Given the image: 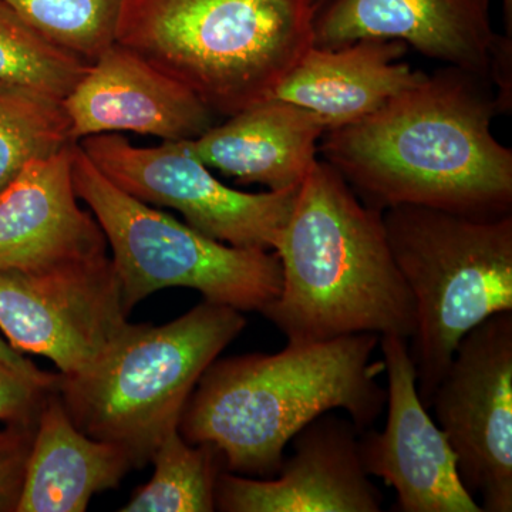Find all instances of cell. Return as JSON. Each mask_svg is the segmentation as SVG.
<instances>
[{
	"instance_id": "obj_15",
	"label": "cell",
	"mask_w": 512,
	"mask_h": 512,
	"mask_svg": "<svg viewBox=\"0 0 512 512\" xmlns=\"http://www.w3.org/2000/svg\"><path fill=\"white\" fill-rule=\"evenodd\" d=\"M73 147L32 161L0 190V269L45 271L109 251L74 190Z\"/></svg>"
},
{
	"instance_id": "obj_18",
	"label": "cell",
	"mask_w": 512,
	"mask_h": 512,
	"mask_svg": "<svg viewBox=\"0 0 512 512\" xmlns=\"http://www.w3.org/2000/svg\"><path fill=\"white\" fill-rule=\"evenodd\" d=\"M131 468L130 454L84 434L53 390L37 419L16 512H84L93 495L116 488Z\"/></svg>"
},
{
	"instance_id": "obj_19",
	"label": "cell",
	"mask_w": 512,
	"mask_h": 512,
	"mask_svg": "<svg viewBox=\"0 0 512 512\" xmlns=\"http://www.w3.org/2000/svg\"><path fill=\"white\" fill-rule=\"evenodd\" d=\"M73 144L63 99L28 84L0 80V190L32 161Z\"/></svg>"
},
{
	"instance_id": "obj_23",
	"label": "cell",
	"mask_w": 512,
	"mask_h": 512,
	"mask_svg": "<svg viewBox=\"0 0 512 512\" xmlns=\"http://www.w3.org/2000/svg\"><path fill=\"white\" fill-rule=\"evenodd\" d=\"M56 389L43 386L0 362V423L36 427L47 396Z\"/></svg>"
},
{
	"instance_id": "obj_27",
	"label": "cell",
	"mask_w": 512,
	"mask_h": 512,
	"mask_svg": "<svg viewBox=\"0 0 512 512\" xmlns=\"http://www.w3.org/2000/svg\"><path fill=\"white\" fill-rule=\"evenodd\" d=\"M325 2H326V0H316V3H315L316 10H318L320 8V6H322L323 3H325Z\"/></svg>"
},
{
	"instance_id": "obj_16",
	"label": "cell",
	"mask_w": 512,
	"mask_h": 512,
	"mask_svg": "<svg viewBox=\"0 0 512 512\" xmlns=\"http://www.w3.org/2000/svg\"><path fill=\"white\" fill-rule=\"evenodd\" d=\"M406 43L360 39L339 47L312 46L271 99L311 111L326 130L349 126L382 109L427 73L402 62Z\"/></svg>"
},
{
	"instance_id": "obj_13",
	"label": "cell",
	"mask_w": 512,
	"mask_h": 512,
	"mask_svg": "<svg viewBox=\"0 0 512 512\" xmlns=\"http://www.w3.org/2000/svg\"><path fill=\"white\" fill-rule=\"evenodd\" d=\"M63 103L76 143L124 131L163 141L195 140L217 117L183 83L117 42L89 64Z\"/></svg>"
},
{
	"instance_id": "obj_2",
	"label": "cell",
	"mask_w": 512,
	"mask_h": 512,
	"mask_svg": "<svg viewBox=\"0 0 512 512\" xmlns=\"http://www.w3.org/2000/svg\"><path fill=\"white\" fill-rule=\"evenodd\" d=\"M376 333L289 345L275 355L214 360L192 390L178 431L211 444L229 473L272 478L293 436L320 414L343 410L362 433L379 419L387 390L373 362Z\"/></svg>"
},
{
	"instance_id": "obj_24",
	"label": "cell",
	"mask_w": 512,
	"mask_h": 512,
	"mask_svg": "<svg viewBox=\"0 0 512 512\" xmlns=\"http://www.w3.org/2000/svg\"><path fill=\"white\" fill-rule=\"evenodd\" d=\"M36 427L0 430V512H16Z\"/></svg>"
},
{
	"instance_id": "obj_17",
	"label": "cell",
	"mask_w": 512,
	"mask_h": 512,
	"mask_svg": "<svg viewBox=\"0 0 512 512\" xmlns=\"http://www.w3.org/2000/svg\"><path fill=\"white\" fill-rule=\"evenodd\" d=\"M325 131V123L311 111L268 99L214 124L188 146L208 168L239 184L282 191L301 187L319 160Z\"/></svg>"
},
{
	"instance_id": "obj_14",
	"label": "cell",
	"mask_w": 512,
	"mask_h": 512,
	"mask_svg": "<svg viewBox=\"0 0 512 512\" xmlns=\"http://www.w3.org/2000/svg\"><path fill=\"white\" fill-rule=\"evenodd\" d=\"M500 37L491 23V0H326L313 19V46L399 40L488 80Z\"/></svg>"
},
{
	"instance_id": "obj_3",
	"label": "cell",
	"mask_w": 512,
	"mask_h": 512,
	"mask_svg": "<svg viewBox=\"0 0 512 512\" xmlns=\"http://www.w3.org/2000/svg\"><path fill=\"white\" fill-rule=\"evenodd\" d=\"M274 251L282 288L262 315L289 345L356 333L412 338V293L390 251L383 212L363 204L326 161H316L303 181Z\"/></svg>"
},
{
	"instance_id": "obj_26",
	"label": "cell",
	"mask_w": 512,
	"mask_h": 512,
	"mask_svg": "<svg viewBox=\"0 0 512 512\" xmlns=\"http://www.w3.org/2000/svg\"><path fill=\"white\" fill-rule=\"evenodd\" d=\"M505 35L512 37V0H503Z\"/></svg>"
},
{
	"instance_id": "obj_5",
	"label": "cell",
	"mask_w": 512,
	"mask_h": 512,
	"mask_svg": "<svg viewBox=\"0 0 512 512\" xmlns=\"http://www.w3.org/2000/svg\"><path fill=\"white\" fill-rule=\"evenodd\" d=\"M231 306L205 301L165 325H131L82 375H60L57 393L87 436L117 444L134 467L151 461L198 380L247 326Z\"/></svg>"
},
{
	"instance_id": "obj_1",
	"label": "cell",
	"mask_w": 512,
	"mask_h": 512,
	"mask_svg": "<svg viewBox=\"0 0 512 512\" xmlns=\"http://www.w3.org/2000/svg\"><path fill=\"white\" fill-rule=\"evenodd\" d=\"M490 80L446 66L319 143L367 207L419 205L491 220L512 214V150L491 131Z\"/></svg>"
},
{
	"instance_id": "obj_11",
	"label": "cell",
	"mask_w": 512,
	"mask_h": 512,
	"mask_svg": "<svg viewBox=\"0 0 512 512\" xmlns=\"http://www.w3.org/2000/svg\"><path fill=\"white\" fill-rule=\"evenodd\" d=\"M406 338L380 336L387 373V421L359 437V453L370 477L397 495L402 512H483L463 483L446 434L417 392L416 367Z\"/></svg>"
},
{
	"instance_id": "obj_10",
	"label": "cell",
	"mask_w": 512,
	"mask_h": 512,
	"mask_svg": "<svg viewBox=\"0 0 512 512\" xmlns=\"http://www.w3.org/2000/svg\"><path fill=\"white\" fill-rule=\"evenodd\" d=\"M123 289L109 255L45 271L0 269V330L19 353L82 375L128 325Z\"/></svg>"
},
{
	"instance_id": "obj_6",
	"label": "cell",
	"mask_w": 512,
	"mask_h": 512,
	"mask_svg": "<svg viewBox=\"0 0 512 512\" xmlns=\"http://www.w3.org/2000/svg\"><path fill=\"white\" fill-rule=\"evenodd\" d=\"M390 251L412 293L409 345L417 392L430 409L460 340L512 312V214L491 220L419 205L383 211Z\"/></svg>"
},
{
	"instance_id": "obj_8",
	"label": "cell",
	"mask_w": 512,
	"mask_h": 512,
	"mask_svg": "<svg viewBox=\"0 0 512 512\" xmlns=\"http://www.w3.org/2000/svg\"><path fill=\"white\" fill-rule=\"evenodd\" d=\"M188 141L138 147L121 134H99L79 146L137 200L180 212L185 224L215 241L274 251L301 187L258 194L234 190L192 154Z\"/></svg>"
},
{
	"instance_id": "obj_21",
	"label": "cell",
	"mask_w": 512,
	"mask_h": 512,
	"mask_svg": "<svg viewBox=\"0 0 512 512\" xmlns=\"http://www.w3.org/2000/svg\"><path fill=\"white\" fill-rule=\"evenodd\" d=\"M89 64L53 45L0 0V80L28 84L64 99Z\"/></svg>"
},
{
	"instance_id": "obj_20",
	"label": "cell",
	"mask_w": 512,
	"mask_h": 512,
	"mask_svg": "<svg viewBox=\"0 0 512 512\" xmlns=\"http://www.w3.org/2000/svg\"><path fill=\"white\" fill-rule=\"evenodd\" d=\"M154 476L121 512H212L224 460L211 444H191L178 429L154 451Z\"/></svg>"
},
{
	"instance_id": "obj_9",
	"label": "cell",
	"mask_w": 512,
	"mask_h": 512,
	"mask_svg": "<svg viewBox=\"0 0 512 512\" xmlns=\"http://www.w3.org/2000/svg\"><path fill=\"white\" fill-rule=\"evenodd\" d=\"M430 409L481 511L511 512L512 312L485 319L460 340Z\"/></svg>"
},
{
	"instance_id": "obj_12",
	"label": "cell",
	"mask_w": 512,
	"mask_h": 512,
	"mask_svg": "<svg viewBox=\"0 0 512 512\" xmlns=\"http://www.w3.org/2000/svg\"><path fill=\"white\" fill-rule=\"evenodd\" d=\"M350 419L326 412L293 436V454L272 478L222 471L215 510L227 512H379L383 494L370 480Z\"/></svg>"
},
{
	"instance_id": "obj_4",
	"label": "cell",
	"mask_w": 512,
	"mask_h": 512,
	"mask_svg": "<svg viewBox=\"0 0 512 512\" xmlns=\"http://www.w3.org/2000/svg\"><path fill=\"white\" fill-rule=\"evenodd\" d=\"M316 0H121L116 42L229 117L271 99L313 46Z\"/></svg>"
},
{
	"instance_id": "obj_7",
	"label": "cell",
	"mask_w": 512,
	"mask_h": 512,
	"mask_svg": "<svg viewBox=\"0 0 512 512\" xmlns=\"http://www.w3.org/2000/svg\"><path fill=\"white\" fill-rule=\"evenodd\" d=\"M77 197L99 222L130 313L151 293L198 291L205 301L262 313L278 298L282 268L275 251L215 241L117 187L74 144Z\"/></svg>"
},
{
	"instance_id": "obj_22",
	"label": "cell",
	"mask_w": 512,
	"mask_h": 512,
	"mask_svg": "<svg viewBox=\"0 0 512 512\" xmlns=\"http://www.w3.org/2000/svg\"><path fill=\"white\" fill-rule=\"evenodd\" d=\"M53 45L92 63L116 42L121 0H5Z\"/></svg>"
},
{
	"instance_id": "obj_25",
	"label": "cell",
	"mask_w": 512,
	"mask_h": 512,
	"mask_svg": "<svg viewBox=\"0 0 512 512\" xmlns=\"http://www.w3.org/2000/svg\"><path fill=\"white\" fill-rule=\"evenodd\" d=\"M0 362L5 363L23 375L30 377L35 382L43 384V386L50 387V389H57L60 376L52 375V373L43 372L39 367L33 365L30 360L25 359L22 353L12 348L8 342L0 338Z\"/></svg>"
}]
</instances>
